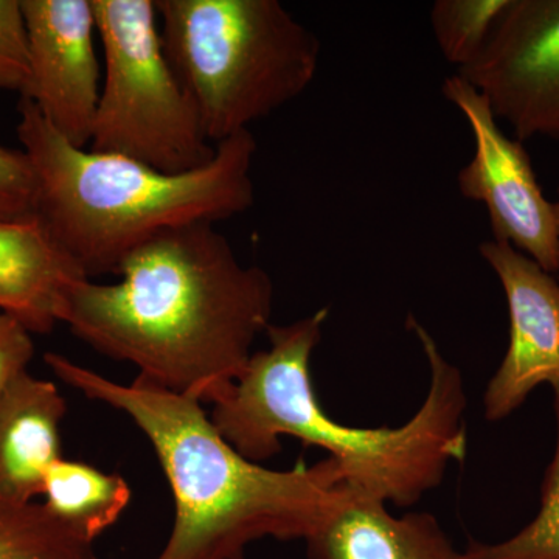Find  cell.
Returning a JSON list of instances; mask_svg holds the SVG:
<instances>
[{"mask_svg": "<svg viewBox=\"0 0 559 559\" xmlns=\"http://www.w3.org/2000/svg\"><path fill=\"white\" fill-rule=\"evenodd\" d=\"M443 95L468 121L474 138L473 159L457 176L460 193L487 207L495 241L559 274L557 210L544 197L524 145L500 130L487 98L457 73L444 80Z\"/></svg>", "mask_w": 559, "mask_h": 559, "instance_id": "obj_7", "label": "cell"}, {"mask_svg": "<svg viewBox=\"0 0 559 559\" xmlns=\"http://www.w3.org/2000/svg\"><path fill=\"white\" fill-rule=\"evenodd\" d=\"M116 275L110 285L72 283L60 322L151 384L200 403L223 400L271 326L270 274L242 264L215 224L191 223L151 237Z\"/></svg>", "mask_w": 559, "mask_h": 559, "instance_id": "obj_1", "label": "cell"}, {"mask_svg": "<svg viewBox=\"0 0 559 559\" xmlns=\"http://www.w3.org/2000/svg\"><path fill=\"white\" fill-rule=\"evenodd\" d=\"M480 255L509 307V348L484 395L485 418L502 421L539 385H559V280L507 242H481Z\"/></svg>", "mask_w": 559, "mask_h": 559, "instance_id": "obj_10", "label": "cell"}, {"mask_svg": "<svg viewBox=\"0 0 559 559\" xmlns=\"http://www.w3.org/2000/svg\"><path fill=\"white\" fill-rule=\"evenodd\" d=\"M555 210H557L558 227H559V200L555 202Z\"/></svg>", "mask_w": 559, "mask_h": 559, "instance_id": "obj_21", "label": "cell"}, {"mask_svg": "<svg viewBox=\"0 0 559 559\" xmlns=\"http://www.w3.org/2000/svg\"><path fill=\"white\" fill-rule=\"evenodd\" d=\"M457 75L520 142L559 138V0H511L485 49Z\"/></svg>", "mask_w": 559, "mask_h": 559, "instance_id": "obj_8", "label": "cell"}, {"mask_svg": "<svg viewBox=\"0 0 559 559\" xmlns=\"http://www.w3.org/2000/svg\"><path fill=\"white\" fill-rule=\"evenodd\" d=\"M47 507L84 539L94 543L120 520L131 489L119 474H106L87 463L60 459L44 480Z\"/></svg>", "mask_w": 559, "mask_h": 559, "instance_id": "obj_14", "label": "cell"}, {"mask_svg": "<svg viewBox=\"0 0 559 559\" xmlns=\"http://www.w3.org/2000/svg\"><path fill=\"white\" fill-rule=\"evenodd\" d=\"M557 448L544 477L540 509L516 535L498 544L471 540L465 559H559V385L554 388Z\"/></svg>", "mask_w": 559, "mask_h": 559, "instance_id": "obj_17", "label": "cell"}, {"mask_svg": "<svg viewBox=\"0 0 559 559\" xmlns=\"http://www.w3.org/2000/svg\"><path fill=\"white\" fill-rule=\"evenodd\" d=\"M84 277L38 219L0 221V311L47 334L60 323L66 290Z\"/></svg>", "mask_w": 559, "mask_h": 559, "instance_id": "obj_13", "label": "cell"}, {"mask_svg": "<svg viewBox=\"0 0 559 559\" xmlns=\"http://www.w3.org/2000/svg\"><path fill=\"white\" fill-rule=\"evenodd\" d=\"M55 377L124 412L156 452L175 499L170 538L156 559H242L263 538H310L353 495L336 460L264 468L224 439L202 403L138 377L119 384L58 353Z\"/></svg>", "mask_w": 559, "mask_h": 559, "instance_id": "obj_3", "label": "cell"}, {"mask_svg": "<svg viewBox=\"0 0 559 559\" xmlns=\"http://www.w3.org/2000/svg\"><path fill=\"white\" fill-rule=\"evenodd\" d=\"M305 543L310 559H465L432 514L396 518L382 500L355 495Z\"/></svg>", "mask_w": 559, "mask_h": 559, "instance_id": "obj_12", "label": "cell"}, {"mask_svg": "<svg viewBox=\"0 0 559 559\" xmlns=\"http://www.w3.org/2000/svg\"><path fill=\"white\" fill-rule=\"evenodd\" d=\"M36 186L24 151L0 145V221L35 218Z\"/></svg>", "mask_w": 559, "mask_h": 559, "instance_id": "obj_19", "label": "cell"}, {"mask_svg": "<svg viewBox=\"0 0 559 559\" xmlns=\"http://www.w3.org/2000/svg\"><path fill=\"white\" fill-rule=\"evenodd\" d=\"M329 308L289 325L266 330L270 348L253 353L234 389L213 404L215 428L242 457L264 462L294 437L336 460L355 496L393 506L417 503L439 487L452 462L468 450L466 390L462 371L444 358L436 340L414 316L407 326L429 364V390L417 414L400 428L364 429L329 417L316 396L312 352L322 340Z\"/></svg>", "mask_w": 559, "mask_h": 559, "instance_id": "obj_2", "label": "cell"}, {"mask_svg": "<svg viewBox=\"0 0 559 559\" xmlns=\"http://www.w3.org/2000/svg\"><path fill=\"white\" fill-rule=\"evenodd\" d=\"M32 334L20 320L0 311V393L27 371L35 356Z\"/></svg>", "mask_w": 559, "mask_h": 559, "instance_id": "obj_20", "label": "cell"}, {"mask_svg": "<svg viewBox=\"0 0 559 559\" xmlns=\"http://www.w3.org/2000/svg\"><path fill=\"white\" fill-rule=\"evenodd\" d=\"M92 3L105 68L90 150L171 175L205 167L216 146L165 53L156 2Z\"/></svg>", "mask_w": 559, "mask_h": 559, "instance_id": "obj_6", "label": "cell"}, {"mask_svg": "<svg viewBox=\"0 0 559 559\" xmlns=\"http://www.w3.org/2000/svg\"><path fill=\"white\" fill-rule=\"evenodd\" d=\"M68 403L53 382L28 371L0 393V498L33 502L62 459L61 423Z\"/></svg>", "mask_w": 559, "mask_h": 559, "instance_id": "obj_11", "label": "cell"}, {"mask_svg": "<svg viewBox=\"0 0 559 559\" xmlns=\"http://www.w3.org/2000/svg\"><path fill=\"white\" fill-rule=\"evenodd\" d=\"M0 559H97L94 543L44 503L0 498Z\"/></svg>", "mask_w": 559, "mask_h": 559, "instance_id": "obj_15", "label": "cell"}, {"mask_svg": "<svg viewBox=\"0 0 559 559\" xmlns=\"http://www.w3.org/2000/svg\"><path fill=\"white\" fill-rule=\"evenodd\" d=\"M21 5L28 40L22 100L32 103L72 145L90 148L103 81L94 3L21 0Z\"/></svg>", "mask_w": 559, "mask_h": 559, "instance_id": "obj_9", "label": "cell"}, {"mask_svg": "<svg viewBox=\"0 0 559 559\" xmlns=\"http://www.w3.org/2000/svg\"><path fill=\"white\" fill-rule=\"evenodd\" d=\"M511 0H437L430 27L444 60L466 68L481 53Z\"/></svg>", "mask_w": 559, "mask_h": 559, "instance_id": "obj_16", "label": "cell"}, {"mask_svg": "<svg viewBox=\"0 0 559 559\" xmlns=\"http://www.w3.org/2000/svg\"><path fill=\"white\" fill-rule=\"evenodd\" d=\"M16 131L35 176V218L91 280L117 274L128 253L162 230L230 219L255 201L250 131L218 143L205 167L178 175L79 148L25 100Z\"/></svg>", "mask_w": 559, "mask_h": 559, "instance_id": "obj_4", "label": "cell"}, {"mask_svg": "<svg viewBox=\"0 0 559 559\" xmlns=\"http://www.w3.org/2000/svg\"><path fill=\"white\" fill-rule=\"evenodd\" d=\"M165 53L213 145L299 98L318 36L278 0H154Z\"/></svg>", "mask_w": 559, "mask_h": 559, "instance_id": "obj_5", "label": "cell"}, {"mask_svg": "<svg viewBox=\"0 0 559 559\" xmlns=\"http://www.w3.org/2000/svg\"><path fill=\"white\" fill-rule=\"evenodd\" d=\"M28 40L21 0H0V91H24Z\"/></svg>", "mask_w": 559, "mask_h": 559, "instance_id": "obj_18", "label": "cell"}, {"mask_svg": "<svg viewBox=\"0 0 559 559\" xmlns=\"http://www.w3.org/2000/svg\"><path fill=\"white\" fill-rule=\"evenodd\" d=\"M559 275V274H558ZM559 280V278H558Z\"/></svg>", "mask_w": 559, "mask_h": 559, "instance_id": "obj_22", "label": "cell"}]
</instances>
